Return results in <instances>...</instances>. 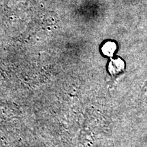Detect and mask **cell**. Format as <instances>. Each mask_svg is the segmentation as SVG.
Returning <instances> with one entry per match:
<instances>
[{
  "instance_id": "obj_1",
  "label": "cell",
  "mask_w": 147,
  "mask_h": 147,
  "mask_svg": "<svg viewBox=\"0 0 147 147\" xmlns=\"http://www.w3.org/2000/svg\"><path fill=\"white\" fill-rule=\"evenodd\" d=\"M124 62L121 59L111 60L108 65V71L113 76H117L123 71Z\"/></svg>"
},
{
  "instance_id": "obj_2",
  "label": "cell",
  "mask_w": 147,
  "mask_h": 147,
  "mask_svg": "<svg viewBox=\"0 0 147 147\" xmlns=\"http://www.w3.org/2000/svg\"><path fill=\"white\" fill-rule=\"evenodd\" d=\"M117 49V46H116L115 43L112 42H108L103 46L102 47V52L105 55L107 56H112L115 53Z\"/></svg>"
}]
</instances>
